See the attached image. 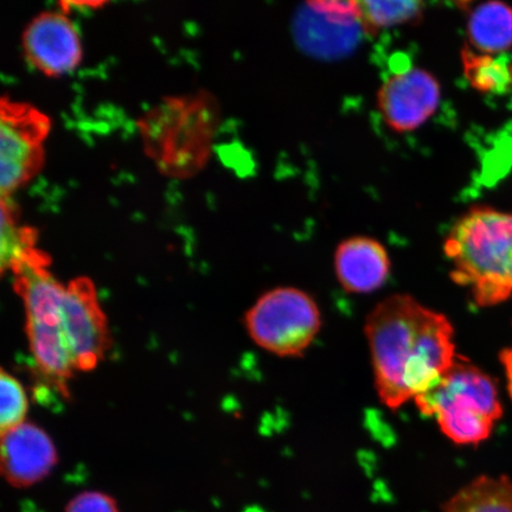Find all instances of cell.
I'll return each mask as SVG.
<instances>
[{
  "label": "cell",
  "instance_id": "obj_4",
  "mask_svg": "<svg viewBox=\"0 0 512 512\" xmlns=\"http://www.w3.org/2000/svg\"><path fill=\"white\" fill-rule=\"evenodd\" d=\"M414 402L422 414L433 416L445 437L457 445L483 443L503 416L496 382L460 358Z\"/></svg>",
  "mask_w": 512,
  "mask_h": 512
},
{
  "label": "cell",
  "instance_id": "obj_8",
  "mask_svg": "<svg viewBox=\"0 0 512 512\" xmlns=\"http://www.w3.org/2000/svg\"><path fill=\"white\" fill-rule=\"evenodd\" d=\"M63 325L75 370L98 367L110 348L111 334L91 279L76 278L66 286Z\"/></svg>",
  "mask_w": 512,
  "mask_h": 512
},
{
  "label": "cell",
  "instance_id": "obj_19",
  "mask_svg": "<svg viewBox=\"0 0 512 512\" xmlns=\"http://www.w3.org/2000/svg\"><path fill=\"white\" fill-rule=\"evenodd\" d=\"M0 396H2V412H0V428L2 434L12 428L24 424L28 413V396L16 377L2 370L0 376Z\"/></svg>",
  "mask_w": 512,
  "mask_h": 512
},
{
  "label": "cell",
  "instance_id": "obj_16",
  "mask_svg": "<svg viewBox=\"0 0 512 512\" xmlns=\"http://www.w3.org/2000/svg\"><path fill=\"white\" fill-rule=\"evenodd\" d=\"M37 232L18 220L11 198L2 197V267L15 273L19 268L48 258L37 248Z\"/></svg>",
  "mask_w": 512,
  "mask_h": 512
},
{
  "label": "cell",
  "instance_id": "obj_6",
  "mask_svg": "<svg viewBox=\"0 0 512 512\" xmlns=\"http://www.w3.org/2000/svg\"><path fill=\"white\" fill-rule=\"evenodd\" d=\"M322 316L315 299L296 287H278L258 299L246 315L248 335L279 357L303 356L319 334Z\"/></svg>",
  "mask_w": 512,
  "mask_h": 512
},
{
  "label": "cell",
  "instance_id": "obj_12",
  "mask_svg": "<svg viewBox=\"0 0 512 512\" xmlns=\"http://www.w3.org/2000/svg\"><path fill=\"white\" fill-rule=\"evenodd\" d=\"M360 24L357 2L307 3L298 18L302 46L323 55L342 54L354 43V28Z\"/></svg>",
  "mask_w": 512,
  "mask_h": 512
},
{
  "label": "cell",
  "instance_id": "obj_1",
  "mask_svg": "<svg viewBox=\"0 0 512 512\" xmlns=\"http://www.w3.org/2000/svg\"><path fill=\"white\" fill-rule=\"evenodd\" d=\"M364 332L376 392L390 411L430 390L459 358L450 320L409 294L377 304Z\"/></svg>",
  "mask_w": 512,
  "mask_h": 512
},
{
  "label": "cell",
  "instance_id": "obj_17",
  "mask_svg": "<svg viewBox=\"0 0 512 512\" xmlns=\"http://www.w3.org/2000/svg\"><path fill=\"white\" fill-rule=\"evenodd\" d=\"M361 29L368 35H376L395 25L416 22L425 10L420 2H357Z\"/></svg>",
  "mask_w": 512,
  "mask_h": 512
},
{
  "label": "cell",
  "instance_id": "obj_14",
  "mask_svg": "<svg viewBox=\"0 0 512 512\" xmlns=\"http://www.w3.org/2000/svg\"><path fill=\"white\" fill-rule=\"evenodd\" d=\"M467 36L479 54L507 51L512 47V9L501 2L477 6L467 22Z\"/></svg>",
  "mask_w": 512,
  "mask_h": 512
},
{
  "label": "cell",
  "instance_id": "obj_11",
  "mask_svg": "<svg viewBox=\"0 0 512 512\" xmlns=\"http://www.w3.org/2000/svg\"><path fill=\"white\" fill-rule=\"evenodd\" d=\"M57 463V451L46 431L24 422L2 434V472L17 488L46 478Z\"/></svg>",
  "mask_w": 512,
  "mask_h": 512
},
{
  "label": "cell",
  "instance_id": "obj_10",
  "mask_svg": "<svg viewBox=\"0 0 512 512\" xmlns=\"http://www.w3.org/2000/svg\"><path fill=\"white\" fill-rule=\"evenodd\" d=\"M441 89L437 79L420 68L400 69L383 82L377 94L381 117L396 133L418 130L437 112Z\"/></svg>",
  "mask_w": 512,
  "mask_h": 512
},
{
  "label": "cell",
  "instance_id": "obj_7",
  "mask_svg": "<svg viewBox=\"0 0 512 512\" xmlns=\"http://www.w3.org/2000/svg\"><path fill=\"white\" fill-rule=\"evenodd\" d=\"M51 121L37 107L4 96L0 105V190L11 198L44 163Z\"/></svg>",
  "mask_w": 512,
  "mask_h": 512
},
{
  "label": "cell",
  "instance_id": "obj_18",
  "mask_svg": "<svg viewBox=\"0 0 512 512\" xmlns=\"http://www.w3.org/2000/svg\"><path fill=\"white\" fill-rule=\"evenodd\" d=\"M462 59L466 79L480 92H503L512 82L510 67L503 59L473 53L467 48L463 50Z\"/></svg>",
  "mask_w": 512,
  "mask_h": 512
},
{
  "label": "cell",
  "instance_id": "obj_5",
  "mask_svg": "<svg viewBox=\"0 0 512 512\" xmlns=\"http://www.w3.org/2000/svg\"><path fill=\"white\" fill-rule=\"evenodd\" d=\"M16 291L27 311V334L38 370L67 395L75 371L63 325L66 286L49 272V261L32 262L14 273Z\"/></svg>",
  "mask_w": 512,
  "mask_h": 512
},
{
  "label": "cell",
  "instance_id": "obj_15",
  "mask_svg": "<svg viewBox=\"0 0 512 512\" xmlns=\"http://www.w3.org/2000/svg\"><path fill=\"white\" fill-rule=\"evenodd\" d=\"M440 512H512V480L479 476L448 498Z\"/></svg>",
  "mask_w": 512,
  "mask_h": 512
},
{
  "label": "cell",
  "instance_id": "obj_13",
  "mask_svg": "<svg viewBox=\"0 0 512 512\" xmlns=\"http://www.w3.org/2000/svg\"><path fill=\"white\" fill-rule=\"evenodd\" d=\"M335 271L345 292L371 293L379 290L388 280L389 255L379 241L356 236L338 246Z\"/></svg>",
  "mask_w": 512,
  "mask_h": 512
},
{
  "label": "cell",
  "instance_id": "obj_9",
  "mask_svg": "<svg viewBox=\"0 0 512 512\" xmlns=\"http://www.w3.org/2000/svg\"><path fill=\"white\" fill-rule=\"evenodd\" d=\"M22 50L30 67L49 78L73 73L83 56L79 29L61 9L43 11L31 19L23 31Z\"/></svg>",
  "mask_w": 512,
  "mask_h": 512
},
{
  "label": "cell",
  "instance_id": "obj_3",
  "mask_svg": "<svg viewBox=\"0 0 512 512\" xmlns=\"http://www.w3.org/2000/svg\"><path fill=\"white\" fill-rule=\"evenodd\" d=\"M454 283L470 291L479 307L507 302L512 296V213L473 208L445 240Z\"/></svg>",
  "mask_w": 512,
  "mask_h": 512
},
{
  "label": "cell",
  "instance_id": "obj_2",
  "mask_svg": "<svg viewBox=\"0 0 512 512\" xmlns=\"http://www.w3.org/2000/svg\"><path fill=\"white\" fill-rule=\"evenodd\" d=\"M220 124L219 102L198 91L165 96L137 126L144 152L160 174L188 179L206 168Z\"/></svg>",
  "mask_w": 512,
  "mask_h": 512
},
{
  "label": "cell",
  "instance_id": "obj_20",
  "mask_svg": "<svg viewBox=\"0 0 512 512\" xmlns=\"http://www.w3.org/2000/svg\"><path fill=\"white\" fill-rule=\"evenodd\" d=\"M66 512H119L114 499L100 492H83L69 503Z\"/></svg>",
  "mask_w": 512,
  "mask_h": 512
},
{
  "label": "cell",
  "instance_id": "obj_21",
  "mask_svg": "<svg viewBox=\"0 0 512 512\" xmlns=\"http://www.w3.org/2000/svg\"><path fill=\"white\" fill-rule=\"evenodd\" d=\"M507 379L508 394L512 401V347L504 349L499 356Z\"/></svg>",
  "mask_w": 512,
  "mask_h": 512
}]
</instances>
